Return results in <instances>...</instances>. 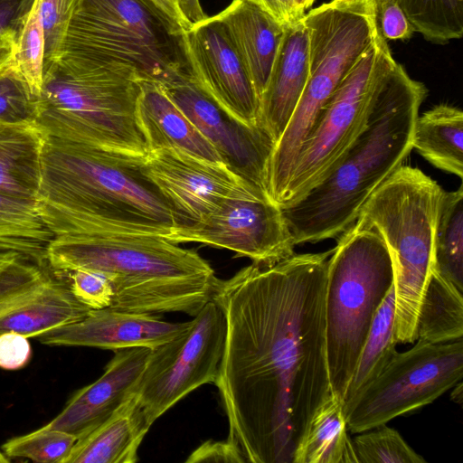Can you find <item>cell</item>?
Segmentation results:
<instances>
[{
    "instance_id": "cell-1",
    "label": "cell",
    "mask_w": 463,
    "mask_h": 463,
    "mask_svg": "<svg viewBox=\"0 0 463 463\" xmlns=\"http://www.w3.org/2000/svg\"><path fill=\"white\" fill-rule=\"evenodd\" d=\"M332 250L251 263L217 283L226 322L214 384L228 439L246 462L292 463L318 407L332 394L325 295Z\"/></svg>"
},
{
    "instance_id": "cell-2",
    "label": "cell",
    "mask_w": 463,
    "mask_h": 463,
    "mask_svg": "<svg viewBox=\"0 0 463 463\" xmlns=\"http://www.w3.org/2000/svg\"><path fill=\"white\" fill-rule=\"evenodd\" d=\"M140 164L47 136L36 201L54 236L129 233L166 238L180 224Z\"/></svg>"
},
{
    "instance_id": "cell-3",
    "label": "cell",
    "mask_w": 463,
    "mask_h": 463,
    "mask_svg": "<svg viewBox=\"0 0 463 463\" xmlns=\"http://www.w3.org/2000/svg\"><path fill=\"white\" fill-rule=\"evenodd\" d=\"M427 95L425 85L392 59L364 130L324 180L282 209L295 245L338 237L356 221L366 200L412 150Z\"/></svg>"
},
{
    "instance_id": "cell-4",
    "label": "cell",
    "mask_w": 463,
    "mask_h": 463,
    "mask_svg": "<svg viewBox=\"0 0 463 463\" xmlns=\"http://www.w3.org/2000/svg\"><path fill=\"white\" fill-rule=\"evenodd\" d=\"M47 261L60 272L90 269L112 283L109 307L194 317L213 299L219 279L195 250L162 236L95 233L54 236Z\"/></svg>"
},
{
    "instance_id": "cell-5",
    "label": "cell",
    "mask_w": 463,
    "mask_h": 463,
    "mask_svg": "<svg viewBox=\"0 0 463 463\" xmlns=\"http://www.w3.org/2000/svg\"><path fill=\"white\" fill-rule=\"evenodd\" d=\"M139 80L127 71L61 57L44 67L34 121L48 137L141 164L147 148L136 117Z\"/></svg>"
},
{
    "instance_id": "cell-6",
    "label": "cell",
    "mask_w": 463,
    "mask_h": 463,
    "mask_svg": "<svg viewBox=\"0 0 463 463\" xmlns=\"http://www.w3.org/2000/svg\"><path fill=\"white\" fill-rule=\"evenodd\" d=\"M443 194L420 169L402 165L373 191L355 221L373 229L392 257L398 343L416 341L420 306L436 268L435 232Z\"/></svg>"
},
{
    "instance_id": "cell-7",
    "label": "cell",
    "mask_w": 463,
    "mask_h": 463,
    "mask_svg": "<svg viewBox=\"0 0 463 463\" xmlns=\"http://www.w3.org/2000/svg\"><path fill=\"white\" fill-rule=\"evenodd\" d=\"M183 33L153 0H78L59 58L165 84L191 75Z\"/></svg>"
},
{
    "instance_id": "cell-8",
    "label": "cell",
    "mask_w": 463,
    "mask_h": 463,
    "mask_svg": "<svg viewBox=\"0 0 463 463\" xmlns=\"http://www.w3.org/2000/svg\"><path fill=\"white\" fill-rule=\"evenodd\" d=\"M328 259L326 342L332 393L342 402L373 317L393 286L392 260L381 236L354 222Z\"/></svg>"
},
{
    "instance_id": "cell-9",
    "label": "cell",
    "mask_w": 463,
    "mask_h": 463,
    "mask_svg": "<svg viewBox=\"0 0 463 463\" xmlns=\"http://www.w3.org/2000/svg\"><path fill=\"white\" fill-rule=\"evenodd\" d=\"M302 21L308 33L309 75L269 165V194L278 205L319 112L379 29L373 0H332L309 11Z\"/></svg>"
},
{
    "instance_id": "cell-10",
    "label": "cell",
    "mask_w": 463,
    "mask_h": 463,
    "mask_svg": "<svg viewBox=\"0 0 463 463\" xmlns=\"http://www.w3.org/2000/svg\"><path fill=\"white\" fill-rule=\"evenodd\" d=\"M392 59L378 29L372 44L342 80L303 141L279 207L298 202L324 180L364 130Z\"/></svg>"
},
{
    "instance_id": "cell-11",
    "label": "cell",
    "mask_w": 463,
    "mask_h": 463,
    "mask_svg": "<svg viewBox=\"0 0 463 463\" xmlns=\"http://www.w3.org/2000/svg\"><path fill=\"white\" fill-rule=\"evenodd\" d=\"M462 338L431 344L417 340L383 372L342 403L349 431L357 434L428 405L462 381Z\"/></svg>"
},
{
    "instance_id": "cell-12",
    "label": "cell",
    "mask_w": 463,
    "mask_h": 463,
    "mask_svg": "<svg viewBox=\"0 0 463 463\" xmlns=\"http://www.w3.org/2000/svg\"><path fill=\"white\" fill-rule=\"evenodd\" d=\"M225 334L224 315L211 300L186 329L151 350L137 392L150 426L188 393L215 383Z\"/></svg>"
},
{
    "instance_id": "cell-13",
    "label": "cell",
    "mask_w": 463,
    "mask_h": 463,
    "mask_svg": "<svg viewBox=\"0 0 463 463\" xmlns=\"http://www.w3.org/2000/svg\"><path fill=\"white\" fill-rule=\"evenodd\" d=\"M67 272L14 251H0V335L39 336L84 318Z\"/></svg>"
},
{
    "instance_id": "cell-14",
    "label": "cell",
    "mask_w": 463,
    "mask_h": 463,
    "mask_svg": "<svg viewBox=\"0 0 463 463\" xmlns=\"http://www.w3.org/2000/svg\"><path fill=\"white\" fill-rule=\"evenodd\" d=\"M165 239L226 249L260 266L290 257L296 246L282 208L259 195L228 198L203 220L179 224Z\"/></svg>"
},
{
    "instance_id": "cell-15",
    "label": "cell",
    "mask_w": 463,
    "mask_h": 463,
    "mask_svg": "<svg viewBox=\"0 0 463 463\" xmlns=\"http://www.w3.org/2000/svg\"><path fill=\"white\" fill-rule=\"evenodd\" d=\"M139 169L170 204L180 224L203 220L231 197L259 195L269 199L227 165L175 147L148 151Z\"/></svg>"
},
{
    "instance_id": "cell-16",
    "label": "cell",
    "mask_w": 463,
    "mask_h": 463,
    "mask_svg": "<svg viewBox=\"0 0 463 463\" xmlns=\"http://www.w3.org/2000/svg\"><path fill=\"white\" fill-rule=\"evenodd\" d=\"M183 41L191 77L201 90L235 121L260 128L255 88L218 16L192 24L184 30Z\"/></svg>"
},
{
    "instance_id": "cell-17",
    "label": "cell",
    "mask_w": 463,
    "mask_h": 463,
    "mask_svg": "<svg viewBox=\"0 0 463 463\" xmlns=\"http://www.w3.org/2000/svg\"><path fill=\"white\" fill-rule=\"evenodd\" d=\"M161 85L170 99L213 145L223 163L270 199L268 172L275 146L272 138L260 128H248L230 118L191 75Z\"/></svg>"
},
{
    "instance_id": "cell-18",
    "label": "cell",
    "mask_w": 463,
    "mask_h": 463,
    "mask_svg": "<svg viewBox=\"0 0 463 463\" xmlns=\"http://www.w3.org/2000/svg\"><path fill=\"white\" fill-rule=\"evenodd\" d=\"M151 350H116L103 374L76 392L63 410L43 427L68 432L77 439L89 434L137 392Z\"/></svg>"
},
{
    "instance_id": "cell-19",
    "label": "cell",
    "mask_w": 463,
    "mask_h": 463,
    "mask_svg": "<svg viewBox=\"0 0 463 463\" xmlns=\"http://www.w3.org/2000/svg\"><path fill=\"white\" fill-rule=\"evenodd\" d=\"M190 322L170 323L154 315L118 310L90 309L81 320L53 328L39 340L47 345L90 346L120 350L131 347L155 348L176 336Z\"/></svg>"
},
{
    "instance_id": "cell-20",
    "label": "cell",
    "mask_w": 463,
    "mask_h": 463,
    "mask_svg": "<svg viewBox=\"0 0 463 463\" xmlns=\"http://www.w3.org/2000/svg\"><path fill=\"white\" fill-rule=\"evenodd\" d=\"M308 75V33L301 20L286 28L260 99L259 125L275 144L294 113Z\"/></svg>"
},
{
    "instance_id": "cell-21",
    "label": "cell",
    "mask_w": 463,
    "mask_h": 463,
    "mask_svg": "<svg viewBox=\"0 0 463 463\" xmlns=\"http://www.w3.org/2000/svg\"><path fill=\"white\" fill-rule=\"evenodd\" d=\"M139 86L136 117L147 152L175 147L208 161L223 163L213 145L170 99L159 82L140 80Z\"/></svg>"
},
{
    "instance_id": "cell-22",
    "label": "cell",
    "mask_w": 463,
    "mask_h": 463,
    "mask_svg": "<svg viewBox=\"0 0 463 463\" xmlns=\"http://www.w3.org/2000/svg\"><path fill=\"white\" fill-rule=\"evenodd\" d=\"M216 15L243 61L260 100L286 28L250 0H232Z\"/></svg>"
},
{
    "instance_id": "cell-23",
    "label": "cell",
    "mask_w": 463,
    "mask_h": 463,
    "mask_svg": "<svg viewBox=\"0 0 463 463\" xmlns=\"http://www.w3.org/2000/svg\"><path fill=\"white\" fill-rule=\"evenodd\" d=\"M150 427L136 393L107 420L77 439L65 463H135Z\"/></svg>"
},
{
    "instance_id": "cell-24",
    "label": "cell",
    "mask_w": 463,
    "mask_h": 463,
    "mask_svg": "<svg viewBox=\"0 0 463 463\" xmlns=\"http://www.w3.org/2000/svg\"><path fill=\"white\" fill-rule=\"evenodd\" d=\"M46 138L33 119L0 121V192L36 200Z\"/></svg>"
},
{
    "instance_id": "cell-25",
    "label": "cell",
    "mask_w": 463,
    "mask_h": 463,
    "mask_svg": "<svg viewBox=\"0 0 463 463\" xmlns=\"http://www.w3.org/2000/svg\"><path fill=\"white\" fill-rule=\"evenodd\" d=\"M412 149L438 169L463 177V112L439 104L419 114Z\"/></svg>"
},
{
    "instance_id": "cell-26",
    "label": "cell",
    "mask_w": 463,
    "mask_h": 463,
    "mask_svg": "<svg viewBox=\"0 0 463 463\" xmlns=\"http://www.w3.org/2000/svg\"><path fill=\"white\" fill-rule=\"evenodd\" d=\"M292 463H358L342 402L333 393L314 413Z\"/></svg>"
},
{
    "instance_id": "cell-27",
    "label": "cell",
    "mask_w": 463,
    "mask_h": 463,
    "mask_svg": "<svg viewBox=\"0 0 463 463\" xmlns=\"http://www.w3.org/2000/svg\"><path fill=\"white\" fill-rule=\"evenodd\" d=\"M53 238L36 200L0 192V251L18 252L45 263Z\"/></svg>"
},
{
    "instance_id": "cell-28",
    "label": "cell",
    "mask_w": 463,
    "mask_h": 463,
    "mask_svg": "<svg viewBox=\"0 0 463 463\" xmlns=\"http://www.w3.org/2000/svg\"><path fill=\"white\" fill-rule=\"evenodd\" d=\"M462 336V291L435 268L420 306L416 340L441 344Z\"/></svg>"
},
{
    "instance_id": "cell-29",
    "label": "cell",
    "mask_w": 463,
    "mask_h": 463,
    "mask_svg": "<svg viewBox=\"0 0 463 463\" xmlns=\"http://www.w3.org/2000/svg\"><path fill=\"white\" fill-rule=\"evenodd\" d=\"M397 343L393 284L373 317L343 402L351 399L383 372L397 354Z\"/></svg>"
},
{
    "instance_id": "cell-30",
    "label": "cell",
    "mask_w": 463,
    "mask_h": 463,
    "mask_svg": "<svg viewBox=\"0 0 463 463\" xmlns=\"http://www.w3.org/2000/svg\"><path fill=\"white\" fill-rule=\"evenodd\" d=\"M436 269L463 290V186L444 191L435 232Z\"/></svg>"
},
{
    "instance_id": "cell-31",
    "label": "cell",
    "mask_w": 463,
    "mask_h": 463,
    "mask_svg": "<svg viewBox=\"0 0 463 463\" xmlns=\"http://www.w3.org/2000/svg\"><path fill=\"white\" fill-rule=\"evenodd\" d=\"M414 32L435 43L463 35V0H397Z\"/></svg>"
},
{
    "instance_id": "cell-32",
    "label": "cell",
    "mask_w": 463,
    "mask_h": 463,
    "mask_svg": "<svg viewBox=\"0 0 463 463\" xmlns=\"http://www.w3.org/2000/svg\"><path fill=\"white\" fill-rule=\"evenodd\" d=\"M44 61L45 38L40 16V0H35L15 43L14 64L36 99L43 88Z\"/></svg>"
},
{
    "instance_id": "cell-33",
    "label": "cell",
    "mask_w": 463,
    "mask_h": 463,
    "mask_svg": "<svg viewBox=\"0 0 463 463\" xmlns=\"http://www.w3.org/2000/svg\"><path fill=\"white\" fill-rule=\"evenodd\" d=\"M353 439L358 463H425L401 434L386 424L357 433Z\"/></svg>"
},
{
    "instance_id": "cell-34",
    "label": "cell",
    "mask_w": 463,
    "mask_h": 463,
    "mask_svg": "<svg viewBox=\"0 0 463 463\" xmlns=\"http://www.w3.org/2000/svg\"><path fill=\"white\" fill-rule=\"evenodd\" d=\"M76 441L77 438L68 432L43 426L8 439L2 449L8 458H28L38 463H65Z\"/></svg>"
},
{
    "instance_id": "cell-35",
    "label": "cell",
    "mask_w": 463,
    "mask_h": 463,
    "mask_svg": "<svg viewBox=\"0 0 463 463\" xmlns=\"http://www.w3.org/2000/svg\"><path fill=\"white\" fill-rule=\"evenodd\" d=\"M78 0H40L45 38L44 67L59 59Z\"/></svg>"
},
{
    "instance_id": "cell-36",
    "label": "cell",
    "mask_w": 463,
    "mask_h": 463,
    "mask_svg": "<svg viewBox=\"0 0 463 463\" xmlns=\"http://www.w3.org/2000/svg\"><path fill=\"white\" fill-rule=\"evenodd\" d=\"M36 98L13 64L0 76V121L34 120Z\"/></svg>"
},
{
    "instance_id": "cell-37",
    "label": "cell",
    "mask_w": 463,
    "mask_h": 463,
    "mask_svg": "<svg viewBox=\"0 0 463 463\" xmlns=\"http://www.w3.org/2000/svg\"><path fill=\"white\" fill-rule=\"evenodd\" d=\"M71 290L78 301L90 309H102L111 306L114 288L102 273L90 269L67 272Z\"/></svg>"
},
{
    "instance_id": "cell-38",
    "label": "cell",
    "mask_w": 463,
    "mask_h": 463,
    "mask_svg": "<svg viewBox=\"0 0 463 463\" xmlns=\"http://www.w3.org/2000/svg\"><path fill=\"white\" fill-rule=\"evenodd\" d=\"M35 0H0V43L15 44Z\"/></svg>"
},
{
    "instance_id": "cell-39",
    "label": "cell",
    "mask_w": 463,
    "mask_h": 463,
    "mask_svg": "<svg viewBox=\"0 0 463 463\" xmlns=\"http://www.w3.org/2000/svg\"><path fill=\"white\" fill-rule=\"evenodd\" d=\"M375 18L378 28L385 40H407L414 33L404 12L395 0L388 1L376 7Z\"/></svg>"
},
{
    "instance_id": "cell-40",
    "label": "cell",
    "mask_w": 463,
    "mask_h": 463,
    "mask_svg": "<svg viewBox=\"0 0 463 463\" xmlns=\"http://www.w3.org/2000/svg\"><path fill=\"white\" fill-rule=\"evenodd\" d=\"M32 356L28 337L14 332L0 335V368L18 370L24 367Z\"/></svg>"
},
{
    "instance_id": "cell-41",
    "label": "cell",
    "mask_w": 463,
    "mask_h": 463,
    "mask_svg": "<svg viewBox=\"0 0 463 463\" xmlns=\"http://www.w3.org/2000/svg\"><path fill=\"white\" fill-rule=\"evenodd\" d=\"M185 462H246L240 449L230 439L207 440L198 447Z\"/></svg>"
},
{
    "instance_id": "cell-42",
    "label": "cell",
    "mask_w": 463,
    "mask_h": 463,
    "mask_svg": "<svg viewBox=\"0 0 463 463\" xmlns=\"http://www.w3.org/2000/svg\"><path fill=\"white\" fill-rule=\"evenodd\" d=\"M270 14L285 28L291 27L305 16L297 7L295 0H250Z\"/></svg>"
},
{
    "instance_id": "cell-43",
    "label": "cell",
    "mask_w": 463,
    "mask_h": 463,
    "mask_svg": "<svg viewBox=\"0 0 463 463\" xmlns=\"http://www.w3.org/2000/svg\"><path fill=\"white\" fill-rule=\"evenodd\" d=\"M179 8L189 24L206 17L200 0H177Z\"/></svg>"
},
{
    "instance_id": "cell-44",
    "label": "cell",
    "mask_w": 463,
    "mask_h": 463,
    "mask_svg": "<svg viewBox=\"0 0 463 463\" xmlns=\"http://www.w3.org/2000/svg\"><path fill=\"white\" fill-rule=\"evenodd\" d=\"M164 12H165L170 17L176 21L179 25L184 30L190 26V24L184 19L177 0H153Z\"/></svg>"
},
{
    "instance_id": "cell-45",
    "label": "cell",
    "mask_w": 463,
    "mask_h": 463,
    "mask_svg": "<svg viewBox=\"0 0 463 463\" xmlns=\"http://www.w3.org/2000/svg\"><path fill=\"white\" fill-rule=\"evenodd\" d=\"M14 46L11 43H0V76L14 64Z\"/></svg>"
},
{
    "instance_id": "cell-46",
    "label": "cell",
    "mask_w": 463,
    "mask_h": 463,
    "mask_svg": "<svg viewBox=\"0 0 463 463\" xmlns=\"http://www.w3.org/2000/svg\"><path fill=\"white\" fill-rule=\"evenodd\" d=\"M298 9L300 13L305 14V11L310 7L315 0H295Z\"/></svg>"
},
{
    "instance_id": "cell-47",
    "label": "cell",
    "mask_w": 463,
    "mask_h": 463,
    "mask_svg": "<svg viewBox=\"0 0 463 463\" xmlns=\"http://www.w3.org/2000/svg\"><path fill=\"white\" fill-rule=\"evenodd\" d=\"M8 463L10 458L2 451H0V463Z\"/></svg>"
},
{
    "instance_id": "cell-48",
    "label": "cell",
    "mask_w": 463,
    "mask_h": 463,
    "mask_svg": "<svg viewBox=\"0 0 463 463\" xmlns=\"http://www.w3.org/2000/svg\"><path fill=\"white\" fill-rule=\"evenodd\" d=\"M373 1L374 3V7L376 8V7L382 5L383 4H384L388 1H392V0H373ZM395 1H397V0H395Z\"/></svg>"
},
{
    "instance_id": "cell-49",
    "label": "cell",
    "mask_w": 463,
    "mask_h": 463,
    "mask_svg": "<svg viewBox=\"0 0 463 463\" xmlns=\"http://www.w3.org/2000/svg\"><path fill=\"white\" fill-rule=\"evenodd\" d=\"M333 1L338 2V1H349V0H333Z\"/></svg>"
},
{
    "instance_id": "cell-50",
    "label": "cell",
    "mask_w": 463,
    "mask_h": 463,
    "mask_svg": "<svg viewBox=\"0 0 463 463\" xmlns=\"http://www.w3.org/2000/svg\"><path fill=\"white\" fill-rule=\"evenodd\" d=\"M178 2V1H177Z\"/></svg>"
}]
</instances>
